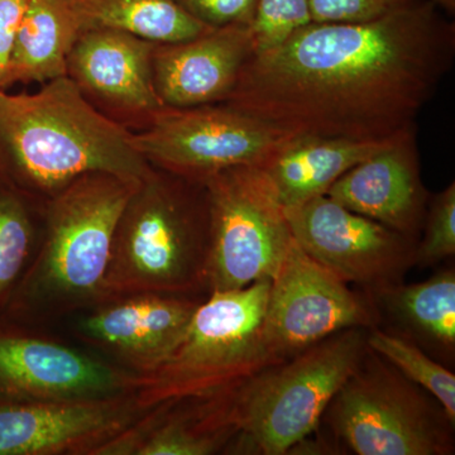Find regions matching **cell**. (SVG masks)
<instances>
[{
    "instance_id": "obj_22",
    "label": "cell",
    "mask_w": 455,
    "mask_h": 455,
    "mask_svg": "<svg viewBox=\"0 0 455 455\" xmlns=\"http://www.w3.org/2000/svg\"><path fill=\"white\" fill-rule=\"evenodd\" d=\"M84 31L92 27L119 29L155 44L197 37L212 27L204 25L175 0H68Z\"/></svg>"
},
{
    "instance_id": "obj_14",
    "label": "cell",
    "mask_w": 455,
    "mask_h": 455,
    "mask_svg": "<svg viewBox=\"0 0 455 455\" xmlns=\"http://www.w3.org/2000/svg\"><path fill=\"white\" fill-rule=\"evenodd\" d=\"M252 25L211 28L190 40L156 44L152 56L156 92L164 107L223 103L256 52Z\"/></svg>"
},
{
    "instance_id": "obj_13",
    "label": "cell",
    "mask_w": 455,
    "mask_h": 455,
    "mask_svg": "<svg viewBox=\"0 0 455 455\" xmlns=\"http://www.w3.org/2000/svg\"><path fill=\"white\" fill-rule=\"evenodd\" d=\"M122 372L55 341L0 335V391L22 401L92 400L133 392Z\"/></svg>"
},
{
    "instance_id": "obj_17",
    "label": "cell",
    "mask_w": 455,
    "mask_h": 455,
    "mask_svg": "<svg viewBox=\"0 0 455 455\" xmlns=\"http://www.w3.org/2000/svg\"><path fill=\"white\" fill-rule=\"evenodd\" d=\"M155 46L132 33L92 27L75 42L68 76L85 97L118 112L145 116L148 122L164 108L155 89Z\"/></svg>"
},
{
    "instance_id": "obj_2",
    "label": "cell",
    "mask_w": 455,
    "mask_h": 455,
    "mask_svg": "<svg viewBox=\"0 0 455 455\" xmlns=\"http://www.w3.org/2000/svg\"><path fill=\"white\" fill-rule=\"evenodd\" d=\"M0 163L20 188L47 202L86 173L140 181L154 171L133 133L90 103L68 76L35 94L0 90Z\"/></svg>"
},
{
    "instance_id": "obj_7",
    "label": "cell",
    "mask_w": 455,
    "mask_h": 455,
    "mask_svg": "<svg viewBox=\"0 0 455 455\" xmlns=\"http://www.w3.org/2000/svg\"><path fill=\"white\" fill-rule=\"evenodd\" d=\"M324 418L357 455H453L454 423L443 406L368 348Z\"/></svg>"
},
{
    "instance_id": "obj_30",
    "label": "cell",
    "mask_w": 455,
    "mask_h": 455,
    "mask_svg": "<svg viewBox=\"0 0 455 455\" xmlns=\"http://www.w3.org/2000/svg\"><path fill=\"white\" fill-rule=\"evenodd\" d=\"M434 4L443 12L448 14V16H453L455 13V0H431Z\"/></svg>"
},
{
    "instance_id": "obj_8",
    "label": "cell",
    "mask_w": 455,
    "mask_h": 455,
    "mask_svg": "<svg viewBox=\"0 0 455 455\" xmlns=\"http://www.w3.org/2000/svg\"><path fill=\"white\" fill-rule=\"evenodd\" d=\"M211 221L208 291L272 280L293 242L284 208L259 166L233 167L203 181Z\"/></svg>"
},
{
    "instance_id": "obj_5",
    "label": "cell",
    "mask_w": 455,
    "mask_h": 455,
    "mask_svg": "<svg viewBox=\"0 0 455 455\" xmlns=\"http://www.w3.org/2000/svg\"><path fill=\"white\" fill-rule=\"evenodd\" d=\"M271 280L214 291L196 307L184 337L160 366L134 373L133 392L146 409L235 390L281 363L266 341Z\"/></svg>"
},
{
    "instance_id": "obj_28",
    "label": "cell",
    "mask_w": 455,
    "mask_h": 455,
    "mask_svg": "<svg viewBox=\"0 0 455 455\" xmlns=\"http://www.w3.org/2000/svg\"><path fill=\"white\" fill-rule=\"evenodd\" d=\"M204 25L217 28L235 23L253 25L259 0H175Z\"/></svg>"
},
{
    "instance_id": "obj_3",
    "label": "cell",
    "mask_w": 455,
    "mask_h": 455,
    "mask_svg": "<svg viewBox=\"0 0 455 455\" xmlns=\"http://www.w3.org/2000/svg\"><path fill=\"white\" fill-rule=\"evenodd\" d=\"M209 253L205 187L154 169L116 224L101 304L139 293L196 298L208 290Z\"/></svg>"
},
{
    "instance_id": "obj_9",
    "label": "cell",
    "mask_w": 455,
    "mask_h": 455,
    "mask_svg": "<svg viewBox=\"0 0 455 455\" xmlns=\"http://www.w3.org/2000/svg\"><path fill=\"white\" fill-rule=\"evenodd\" d=\"M293 134L228 106L164 107L133 133L140 154L157 169L202 182L220 171L262 166Z\"/></svg>"
},
{
    "instance_id": "obj_24",
    "label": "cell",
    "mask_w": 455,
    "mask_h": 455,
    "mask_svg": "<svg viewBox=\"0 0 455 455\" xmlns=\"http://www.w3.org/2000/svg\"><path fill=\"white\" fill-rule=\"evenodd\" d=\"M32 235L25 204L12 193H0V299L11 290L25 267Z\"/></svg>"
},
{
    "instance_id": "obj_26",
    "label": "cell",
    "mask_w": 455,
    "mask_h": 455,
    "mask_svg": "<svg viewBox=\"0 0 455 455\" xmlns=\"http://www.w3.org/2000/svg\"><path fill=\"white\" fill-rule=\"evenodd\" d=\"M309 22V0H259L252 25L257 51L275 46Z\"/></svg>"
},
{
    "instance_id": "obj_23",
    "label": "cell",
    "mask_w": 455,
    "mask_h": 455,
    "mask_svg": "<svg viewBox=\"0 0 455 455\" xmlns=\"http://www.w3.org/2000/svg\"><path fill=\"white\" fill-rule=\"evenodd\" d=\"M367 346L435 398L455 424V376L449 368L434 361L415 341L379 326L368 329Z\"/></svg>"
},
{
    "instance_id": "obj_16",
    "label": "cell",
    "mask_w": 455,
    "mask_h": 455,
    "mask_svg": "<svg viewBox=\"0 0 455 455\" xmlns=\"http://www.w3.org/2000/svg\"><path fill=\"white\" fill-rule=\"evenodd\" d=\"M202 301L188 296L139 293L94 307L84 317V338L134 370L148 372L169 357Z\"/></svg>"
},
{
    "instance_id": "obj_6",
    "label": "cell",
    "mask_w": 455,
    "mask_h": 455,
    "mask_svg": "<svg viewBox=\"0 0 455 455\" xmlns=\"http://www.w3.org/2000/svg\"><path fill=\"white\" fill-rule=\"evenodd\" d=\"M368 352L366 329L331 335L265 368L232 392L238 449L283 455L310 436Z\"/></svg>"
},
{
    "instance_id": "obj_12",
    "label": "cell",
    "mask_w": 455,
    "mask_h": 455,
    "mask_svg": "<svg viewBox=\"0 0 455 455\" xmlns=\"http://www.w3.org/2000/svg\"><path fill=\"white\" fill-rule=\"evenodd\" d=\"M151 409L134 392L0 405V455L92 454Z\"/></svg>"
},
{
    "instance_id": "obj_10",
    "label": "cell",
    "mask_w": 455,
    "mask_h": 455,
    "mask_svg": "<svg viewBox=\"0 0 455 455\" xmlns=\"http://www.w3.org/2000/svg\"><path fill=\"white\" fill-rule=\"evenodd\" d=\"M381 322L376 302L323 267L293 238L269 287L266 341L281 361L346 329H372Z\"/></svg>"
},
{
    "instance_id": "obj_25",
    "label": "cell",
    "mask_w": 455,
    "mask_h": 455,
    "mask_svg": "<svg viewBox=\"0 0 455 455\" xmlns=\"http://www.w3.org/2000/svg\"><path fill=\"white\" fill-rule=\"evenodd\" d=\"M423 241L416 245L415 265H438L455 254V184L451 182L427 204Z\"/></svg>"
},
{
    "instance_id": "obj_18",
    "label": "cell",
    "mask_w": 455,
    "mask_h": 455,
    "mask_svg": "<svg viewBox=\"0 0 455 455\" xmlns=\"http://www.w3.org/2000/svg\"><path fill=\"white\" fill-rule=\"evenodd\" d=\"M232 392L155 406L95 455L218 453L238 434L230 415Z\"/></svg>"
},
{
    "instance_id": "obj_11",
    "label": "cell",
    "mask_w": 455,
    "mask_h": 455,
    "mask_svg": "<svg viewBox=\"0 0 455 455\" xmlns=\"http://www.w3.org/2000/svg\"><path fill=\"white\" fill-rule=\"evenodd\" d=\"M284 212L305 253L371 298L403 283L415 266L416 239L350 212L328 196Z\"/></svg>"
},
{
    "instance_id": "obj_4",
    "label": "cell",
    "mask_w": 455,
    "mask_h": 455,
    "mask_svg": "<svg viewBox=\"0 0 455 455\" xmlns=\"http://www.w3.org/2000/svg\"><path fill=\"white\" fill-rule=\"evenodd\" d=\"M140 181L86 173L51 197L44 243L20 284L22 310L44 317L101 304L114 232Z\"/></svg>"
},
{
    "instance_id": "obj_29",
    "label": "cell",
    "mask_w": 455,
    "mask_h": 455,
    "mask_svg": "<svg viewBox=\"0 0 455 455\" xmlns=\"http://www.w3.org/2000/svg\"><path fill=\"white\" fill-rule=\"evenodd\" d=\"M29 0H0V83Z\"/></svg>"
},
{
    "instance_id": "obj_15",
    "label": "cell",
    "mask_w": 455,
    "mask_h": 455,
    "mask_svg": "<svg viewBox=\"0 0 455 455\" xmlns=\"http://www.w3.org/2000/svg\"><path fill=\"white\" fill-rule=\"evenodd\" d=\"M326 196L350 212L416 239L430 200L421 180L416 125L344 173Z\"/></svg>"
},
{
    "instance_id": "obj_20",
    "label": "cell",
    "mask_w": 455,
    "mask_h": 455,
    "mask_svg": "<svg viewBox=\"0 0 455 455\" xmlns=\"http://www.w3.org/2000/svg\"><path fill=\"white\" fill-rule=\"evenodd\" d=\"M84 26L68 0H29L0 90L68 76V60Z\"/></svg>"
},
{
    "instance_id": "obj_21",
    "label": "cell",
    "mask_w": 455,
    "mask_h": 455,
    "mask_svg": "<svg viewBox=\"0 0 455 455\" xmlns=\"http://www.w3.org/2000/svg\"><path fill=\"white\" fill-rule=\"evenodd\" d=\"M372 299L403 331L401 335L438 357L454 358V269L436 272L423 283L395 284Z\"/></svg>"
},
{
    "instance_id": "obj_27",
    "label": "cell",
    "mask_w": 455,
    "mask_h": 455,
    "mask_svg": "<svg viewBox=\"0 0 455 455\" xmlns=\"http://www.w3.org/2000/svg\"><path fill=\"white\" fill-rule=\"evenodd\" d=\"M418 0H309L310 22H366L410 7Z\"/></svg>"
},
{
    "instance_id": "obj_1",
    "label": "cell",
    "mask_w": 455,
    "mask_h": 455,
    "mask_svg": "<svg viewBox=\"0 0 455 455\" xmlns=\"http://www.w3.org/2000/svg\"><path fill=\"white\" fill-rule=\"evenodd\" d=\"M455 27L431 0L366 22H309L245 62L223 103L293 136L385 140L453 68Z\"/></svg>"
},
{
    "instance_id": "obj_19",
    "label": "cell",
    "mask_w": 455,
    "mask_h": 455,
    "mask_svg": "<svg viewBox=\"0 0 455 455\" xmlns=\"http://www.w3.org/2000/svg\"><path fill=\"white\" fill-rule=\"evenodd\" d=\"M395 137L385 140H355L295 136L259 169L281 205L284 209L293 208L314 197L326 196L338 179Z\"/></svg>"
}]
</instances>
